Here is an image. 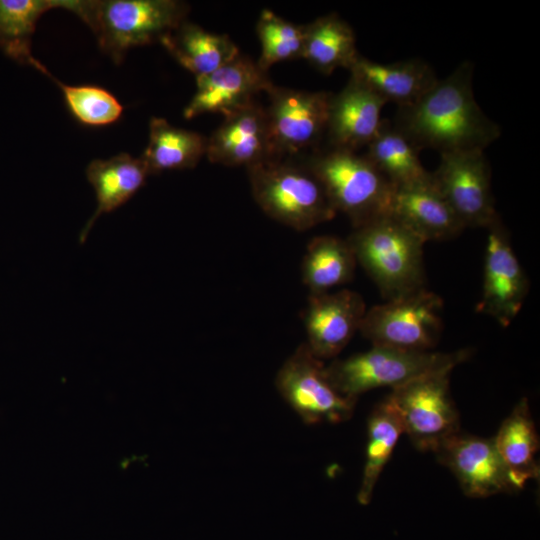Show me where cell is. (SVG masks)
Returning <instances> with one entry per match:
<instances>
[{"label": "cell", "mask_w": 540, "mask_h": 540, "mask_svg": "<svg viewBox=\"0 0 540 540\" xmlns=\"http://www.w3.org/2000/svg\"><path fill=\"white\" fill-rule=\"evenodd\" d=\"M201 134L172 126L163 118L149 123V142L141 156L150 174L171 169L194 168L206 153Z\"/></svg>", "instance_id": "cb8c5ba5"}, {"label": "cell", "mask_w": 540, "mask_h": 540, "mask_svg": "<svg viewBox=\"0 0 540 540\" xmlns=\"http://www.w3.org/2000/svg\"><path fill=\"white\" fill-rule=\"evenodd\" d=\"M81 0H0V45L7 54L31 65L30 40L46 11L64 8L78 13Z\"/></svg>", "instance_id": "484cf974"}, {"label": "cell", "mask_w": 540, "mask_h": 540, "mask_svg": "<svg viewBox=\"0 0 540 540\" xmlns=\"http://www.w3.org/2000/svg\"><path fill=\"white\" fill-rule=\"evenodd\" d=\"M210 162L246 168L278 160L270 139L265 109L255 102L225 116L206 142Z\"/></svg>", "instance_id": "2e32d148"}, {"label": "cell", "mask_w": 540, "mask_h": 540, "mask_svg": "<svg viewBox=\"0 0 540 540\" xmlns=\"http://www.w3.org/2000/svg\"><path fill=\"white\" fill-rule=\"evenodd\" d=\"M347 241L386 301L425 288V242L392 216L354 228Z\"/></svg>", "instance_id": "7a4b0ae2"}, {"label": "cell", "mask_w": 540, "mask_h": 540, "mask_svg": "<svg viewBox=\"0 0 540 540\" xmlns=\"http://www.w3.org/2000/svg\"><path fill=\"white\" fill-rule=\"evenodd\" d=\"M265 109L276 158L316 145L326 133L332 93L272 86Z\"/></svg>", "instance_id": "8fae6325"}, {"label": "cell", "mask_w": 540, "mask_h": 540, "mask_svg": "<svg viewBox=\"0 0 540 540\" xmlns=\"http://www.w3.org/2000/svg\"><path fill=\"white\" fill-rule=\"evenodd\" d=\"M349 71L386 103L398 107L417 102L438 81L434 69L419 58L383 64L360 55Z\"/></svg>", "instance_id": "d6986e66"}, {"label": "cell", "mask_w": 540, "mask_h": 540, "mask_svg": "<svg viewBox=\"0 0 540 540\" xmlns=\"http://www.w3.org/2000/svg\"><path fill=\"white\" fill-rule=\"evenodd\" d=\"M404 433L397 410L387 397L371 412L367 422L366 460L357 494L360 504H369L379 476Z\"/></svg>", "instance_id": "4316f807"}, {"label": "cell", "mask_w": 540, "mask_h": 540, "mask_svg": "<svg viewBox=\"0 0 540 540\" xmlns=\"http://www.w3.org/2000/svg\"><path fill=\"white\" fill-rule=\"evenodd\" d=\"M473 64L462 62L417 102L398 107L393 126L420 151L485 150L501 130L477 104Z\"/></svg>", "instance_id": "6da1fadb"}, {"label": "cell", "mask_w": 540, "mask_h": 540, "mask_svg": "<svg viewBox=\"0 0 540 540\" xmlns=\"http://www.w3.org/2000/svg\"><path fill=\"white\" fill-rule=\"evenodd\" d=\"M439 462L457 478L470 497H488L512 493L509 471L494 442L458 431L446 438L434 451Z\"/></svg>", "instance_id": "4fadbf2b"}, {"label": "cell", "mask_w": 540, "mask_h": 540, "mask_svg": "<svg viewBox=\"0 0 540 540\" xmlns=\"http://www.w3.org/2000/svg\"><path fill=\"white\" fill-rule=\"evenodd\" d=\"M356 266L355 254L347 239L317 236L308 243L303 257L302 281L310 294L329 292L350 282Z\"/></svg>", "instance_id": "603a6c76"}, {"label": "cell", "mask_w": 540, "mask_h": 540, "mask_svg": "<svg viewBox=\"0 0 540 540\" xmlns=\"http://www.w3.org/2000/svg\"><path fill=\"white\" fill-rule=\"evenodd\" d=\"M388 215L422 241H443L458 236L464 225L433 183L427 181L395 186Z\"/></svg>", "instance_id": "ac0fdd59"}, {"label": "cell", "mask_w": 540, "mask_h": 540, "mask_svg": "<svg viewBox=\"0 0 540 540\" xmlns=\"http://www.w3.org/2000/svg\"><path fill=\"white\" fill-rule=\"evenodd\" d=\"M450 373L440 371L416 378L392 389L388 396L404 433L421 451L434 452L446 438L460 431L459 413L449 390Z\"/></svg>", "instance_id": "ba28073f"}, {"label": "cell", "mask_w": 540, "mask_h": 540, "mask_svg": "<svg viewBox=\"0 0 540 540\" xmlns=\"http://www.w3.org/2000/svg\"><path fill=\"white\" fill-rule=\"evenodd\" d=\"M494 442L509 468L529 473L533 479L539 478V465L535 460L539 437L526 398L521 399L503 421Z\"/></svg>", "instance_id": "83f0119b"}, {"label": "cell", "mask_w": 540, "mask_h": 540, "mask_svg": "<svg viewBox=\"0 0 540 540\" xmlns=\"http://www.w3.org/2000/svg\"><path fill=\"white\" fill-rule=\"evenodd\" d=\"M31 65L61 88L70 113L86 126H106L120 119L123 106L108 90L92 84L66 85L57 80L47 68L33 60Z\"/></svg>", "instance_id": "f1b7e54d"}, {"label": "cell", "mask_w": 540, "mask_h": 540, "mask_svg": "<svg viewBox=\"0 0 540 540\" xmlns=\"http://www.w3.org/2000/svg\"><path fill=\"white\" fill-rule=\"evenodd\" d=\"M196 84V92L183 111L185 119L203 113L228 116L253 103L254 95L273 86L268 72L243 55L207 76L196 78Z\"/></svg>", "instance_id": "9a60e30c"}, {"label": "cell", "mask_w": 540, "mask_h": 540, "mask_svg": "<svg viewBox=\"0 0 540 540\" xmlns=\"http://www.w3.org/2000/svg\"><path fill=\"white\" fill-rule=\"evenodd\" d=\"M246 169L254 200L275 221L303 232L335 217L324 187L305 165L278 159Z\"/></svg>", "instance_id": "5b68a950"}, {"label": "cell", "mask_w": 540, "mask_h": 540, "mask_svg": "<svg viewBox=\"0 0 540 540\" xmlns=\"http://www.w3.org/2000/svg\"><path fill=\"white\" fill-rule=\"evenodd\" d=\"M487 229L483 289L476 311L507 327L525 302L529 280L499 216Z\"/></svg>", "instance_id": "7c38bea8"}, {"label": "cell", "mask_w": 540, "mask_h": 540, "mask_svg": "<svg viewBox=\"0 0 540 540\" xmlns=\"http://www.w3.org/2000/svg\"><path fill=\"white\" fill-rule=\"evenodd\" d=\"M385 104L367 85L351 76L346 86L331 96L326 133L333 148L356 152L368 146L381 127Z\"/></svg>", "instance_id": "e0dca14e"}, {"label": "cell", "mask_w": 540, "mask_h": 540, "mask_svg": "<svg viewBox=\"0 0 540 540\" xmlns=\"http://www.w3.org/2000/svg\"><path fill=\"white\" fill-rule=\"evenodd\" d=\"M431 175L465 228H487L498 217L491 190V169L484 150L440 154L439 165Z\"/></svg>", "instance_id": "30bf717a"}, {"label": "cell", "mask_w": 540, "mask_h": 540, "mask_svg": "<svg viewBox=\"0 0 540 540\" xmlns=\"http://www.w3.org/2000/svg\"><path fill=\"white\" fill-rule=\"evenodd\" d=\"M367 147L365 156L394 186L431 178V172L424 168L419 159V150L387 120H383Z\"/></svg>", "instance_id": "d4e9b609"}, {"label": "cell", "mask_w": 540, "mask_h": 540, "mask_svg": "<svg viewBox=\"0 0 540 540\" xmlns=\"http://www.w3.org/2000/svg\"><path fill=\"white\" fill-rule=\"evenodd\" d=\"M189 7L175 0H84L80 17L115 63L133 47L151 44L186 20Z\"/></svg>", "instance_id": "3957f363"}, {"label": "cell", "mask_w": 540, "mask_h": 540, "mask_svg": "<svg viewBox=\"0 0 540 540\" xmlns=\"http://www.w3.org/2000/svg\"><path fill=\"white\" fill-rule=\"evenodd\" d=\"M150 172L141 157L121 153L107 160H93L86 168V177L94 188L97 207L79 235L85 242L95 221L125 204L145 184Z\"/></svg>", "instance_id": "ffe728a7"}, {"label": "cell", "mask_w": 540, "mask_h": 540, "mask_svg": "<svg viewBox=\"0 0 540 540\" xmlns=\"http://www.w3.org/2000/svg\"><path fill=\"white\" fill-rule=\"evenodd\" d=\"M469 357L467 349L441 353L372 345L368 351L333 360L326 373L341 395L357 401L375 388L394 389L431 373L452 371Z\"/></svg>", "instance_id": "277c9868"}, {"label": "cell", "mask_w": 540, "mask_h": 540, "mask_svg": "<svg viewBox=\"0 0 540 540\" xmlns=\"http://www.w3.org/2000/svg\"><path fill=\"white\" fill-rule=\"evenodd\" d=\"M159 42L196 78L213 73L240 55L228 35L208 32L186 20Z\"/></svg>", "instance_id": "44dd1931"}, {"label": "cell", "mask_w": 540, "mask_h": 540, "mask_svg": "<svg viewBox=\"0 0 540 540\" xmlns=\"http://www.w3.org/2000/svg\"><path fill=\"white\" fill-rule=\"evenodd\" d=\"M443 301L423 288L366 310L360 333L372 345L431 351L442 332Z\"/></svg>", "instance_id": "52a82bcc"}, {"label": "cell", "mask_w": 540, "mask_h": 540, "mask_svg": "<svg viewBox=\"0 0 540 540\" xmlns=\"http://www.w3.org/2000/svg\"><path fill=\"white\" fill-rule=\"evenodd\" d=\"M256 28L261 43L257 64L263 71L268 72L276 63L302 58L304 25H295L271 10H263Z\"/></svg>", "instance_id": "f546056e"}, {"label": "cell", "mask_w": 540, "mask_h": 540, "mask_svg": "<svg viewBox=\"0 0 540 540\" xmlns=\"http://www.w3.org/2000/svg\"><path fill=\"white\" fill-rule=\"evenodd\" d=\"M366 310L363 297L349 289L309 294L305 343L320 360L335 358L359 331Z\"/></svg>", "instance_id": "5bb4252c"}, {"label": "cell", "mask_w": 540, "mask_h": 540, "mask_svg": "<svg viewBox=\"0 0 540 540\" xmlns=\"http://www.w3.org/2000/svg\"><path fill=\"white\" fill-rule=\"evenodd\" d=\"M359 56L352 27L336 13L304 25L302 58L323 74L349 70Z\"/></svg>", "instance_id": "7402d4cb"}, {"label": "cell", "mask_w": 540, "mask_h": 540, "mask_svg": "<svg viewBox=\"0 0 540 540\" xmlns=\"http://www.w3.org/2000/svg\"><path fill=\"white\" fill-rule=\"evenodd\" d=\"M275 385L284 401L309 425L345 422L352 417L357 402L333 387L326 365L305 342L282 364Z\"/></svg>", "instance_id": "9c48e42d"}, {"label": "cell", "mask_w": 540, "mask_h": 540, "mask_svg": "<svg viewBox=\"0 0 540 540\" xmlns=\"http://www.w3.org/2000/svg\"><path fill=\"white\" fill-rule=\"evenodd\" d=\"M305 166L324 187L336 212L354 228L388 215L394 185L366 156L331 148L313 155Z\"/></svg>", "instance_id": "8992f818"}]
</instances>
